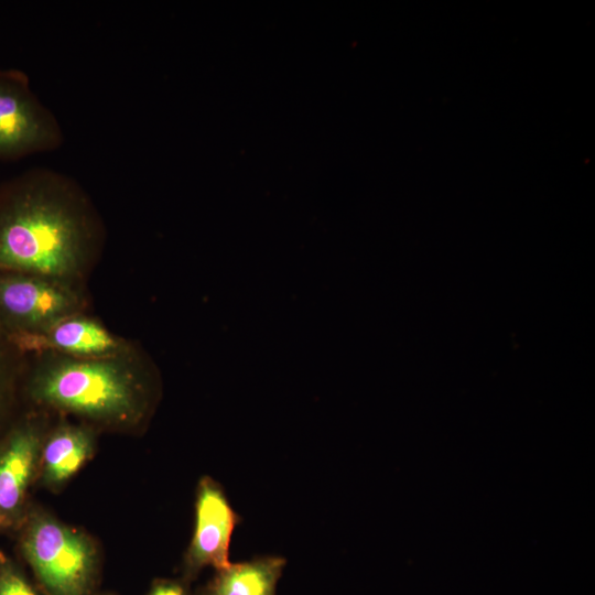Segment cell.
Instances as JSON below:
<instances>
[{
    "mask_svg": "<svg viewBox=\"0 0 595 595\" xmlns=\"http://www.w3.org/2000/svg\"><path fill=\"white\" fill-rule=\"evenodd\" d=\"M87 286L0 269V327L9 337L42 333L64 318L90 313Z\"/></svg>",
    "mask_w": 595,
    "mask_h": 595,
    "instance_id": "4",
    "label": "cell"
},
{
    "mask_svg": "<svg viewBox=\"0 0 595 595\" xmlns=\"http://www.w3.org/2000/svg\"><path fill=\"white\" fill-rule=\"evenodd\" d=\"M19 528L22 556L48 595H90L97 561L87 538L39 513H26Z\"/></svg>",
    "mask_w": 595,
    "mask_h": 595,
    "instance_id": "3",
    "label": "cell"
},
{
    "mask_svg": "<svg viewBox=\"0 0 595 595\" xmlns=\"http://www.w3.org/2000/svg\"><path fill=\"white\" fill-rule=\"evenodd\" d=\"M285 563L281 556L230 563L217 571L201 595H277V585Z\"/></svg>",
    "mask_w": 595,
    "mask_h": 595,
    "instance_id": "10",
    "label": "cell"
},
{
    "mask_svg": "<svg viewBox=\"0 0 595 595\" xmlns=\"http://www.w3.org/2000/svg\"><path fill=\"white\" fill-rule=\"evenodd\" d=\"M93 432L85 425L62 424L43 440L40 464L46 483L73 476L93 452Z\"/></svg>",
    "mask_w": 595,
    "mask_h": 595,
    "instance_id": "9",
    "label": "cell"
},
{
    "mask_svg": "<svg viewBox=\"0 0 595 595\" xmlns=\"http://www.w3.org/2000/svg\"><path fill=\"white\" fill-rule=\"evenodd\" d=\"M0 595H41L20 565L0 551Z\"/></svg>",
    "mask_w": 595,
    "mask_h": 595,
    "instance_id": "12",
    "label": "cell"
},
{
    "mask_svg": "<svg viewBox=\"0 0 595 595\" xmlns=\"http://www.w3.org/2000/svg\"><path fill=\"white\" fill-rule=\"evenodd\" d=\"M63 142L57 118L34 94L28 75L0 68V161L54 151Z\"/></svg>",
    "mask_w": 595,
    "mask_h": 595,
    "instance_id": "5",
    "label": "cell"
},
{
    "mask_svg": "<svg viewBox=\"0 0 595 595\" xmlns=\"http://www.w3.org/2000/svg\"><path fill=\"white\" fill-rule=\"evenodd\" d=\"M26 355L0 327V437L23 412V380Z\"/></svg>",
    "mask_w": 595,
    "mask_h": 595,
    "instance_id": "11",
    "label": "cell"
},
{
    "mask_svg": "<svg viewBox=\"0 0 595 595\" xmlns=\"http://www.w3.org/2000/svg\"><path fill=\"white\" fill-rule=\"evenodd\" d=\"M148 595H186V592L182 584L163 580L156 582Z\"/></svg>",
    "mask_w": 595,
    "mask_h": 595,
    "instance_id": "13",
    "label": "cell"
},
{
    "mask_svg": "<svg viewBox=\"0 0 595 595\" xmlns=\"http://www.w3.org/2000/svg\"><path fill=\"white\" fill-rule=\"evenodd\" d=\"M239 520L220 485L209 477L202 478L196 494L194 533L184 563L187 578L206 566L219 571L230 564L229 544Z\"/></svg>",
    "mask_w": 595,
    "mask_h": 595,
    "instance_id": "7",
    "label": "cell"
},
{
    "mask_svg": "<svg viewBox=\"0 0 595 595\" xmlns=\"http://www.w3.org/2000/svg\"><path fill=\"white\" fill-rule=\"evenodd\" d=\"M155 380L152 359L139 346L97 358L40 353L26 355L22 394L34 409L132 426L145 418Z\"/></svg>",
    "mask_w": 595,
    "mask_h": 595,
    "instance_id": "2",
    "label": "cell"
},
{
    "mask_svg": "<svg viewBox=\"0 0 595 595\" xmlns=\"http://www.w3.org/2000/svg\"><path fill=\"white\" fill-rule=\"evenodd\" d=\"M106 226L72 176L34 167L0 183V269L87 286Z\"/></svg>",
    "mask_w": 595,
    "mask_h": 595,
    "instance_id": "1",
    "label": "cell"
},
{
    "mask_svg": "<svg viewBox=\"0 0 595 595\" xmlns=\"http://www.w3.org/2000/svg\"><path fill=\"white\" fill-rule=\"evenodd\" d=\"M42 410L23 411L0 437V530L19 528L46 434Z\"/></svg>",
    "mask_w": 595,
    "mask_h": 595,
    "instance_id": "6",
    "label": "cell"
},
{
    "mask_svg": "<svg viewBox=\"0 0 595 595\" xmlns=\"http://www.w3.org/2000/svg\"><path fill=\"white\" fill-rule=\"evenodd\" d=\"M11 340L25 355L54 353L78 358L116 356L138 347L111 332L90 313L69 316L42 333L12 337Z\"/></svg>",
    "mask_w": 595,
    "mask_h": 595,
    "instance_id": "8",
    "label": "cell"
}]
</instances>
